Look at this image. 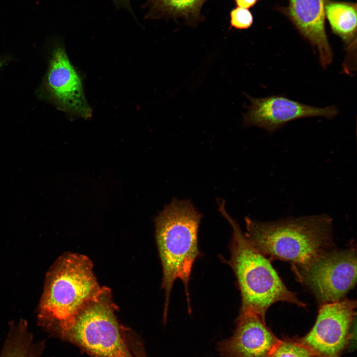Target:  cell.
<instances>
[{
    "label": "cell",
    "mask_w": 357,
    "mask_h": 357,
    "mask_svg": "<svg viewBox=\"0 0 357 357\" xmlns=\"http://www.w3.org/2000/svg\"><path fill=\"white\" fill-rule=\"evenodd\" d=\"M244 235L261 254L304 267L332 243V219L326 214L261 222L245 218Z\"/></svg>",
    "instance_id": "cell-1"
},
{
    "label": "cell",
    "mask_w": 357,
    "mask_h": 357,
    "mask_svg": "<svg viewBox=\"0 0 357 357\" xmlns=\"http://www.w3.org/2000/svg\"><path fill=\"white\" fill-rule=\"evenodd\" d=\"M201 214L189 200L174 199L155 219L156 239L162 263L165 290L164 321L175 280L182 281L190 310L189 282L194 263L200 255L198 242Z\"/></svg>",
    "instance_id": "cell-2"
},
{
    "label": "cell",
    "mask_w": 357,
    "mask_h": 357,
    "mask_svg": "<svg viewBox=\"0 0 357 357\" xmlns=\"http://www.w3.org/2000/svg\"><path fill=\"white\" fill-rule=\"evenodd\" d=\"M219 211L233 229L227 261L237 278L241 304L239 314L252 312L265 321L269 307L278 301L304 306L305 304L285 285L270 262L249 242L235 222L226 212L224 203H219Z\"/></svg>",
    "instance_id": "cell-3"
},
{
    "label": "cell",
    "mask_w": 357,
    "mask_h": 357,
    "mask_svg": "<svg viewBox=\"0 0 357 357\" xmlns=\"http://www.w3.org/2000/svg\"><path fill=\"white\" fill-rule=\"evenodd\" d=\"M103 288L87 256L72 252L62 254L46 275L38 308L40 321L57 332L69 324Z\"/></svg>",
    "instance_id": "cell-4"
},
{
    "label": "cell",
    "mask_w": 357,
    "mask_h": 357,
    "mask_svg": "<svg viewBox=\"0 0 357 357\" xmlns=\"http://www.w3.org/2000/svg\"><path fill=\"white\" fill-rule=\"evenodd\" d=\"M116 310L111 291L104 287L69 324L56 333L92 357H135Z\"/></svg>",
    "instance_id": "cell-5"
},
{
    "label": "cell",
    "mask_w": 357,
    "mask_h": 357,
    "mask_svg": "<svg viewBox=\"0 0 357 357\" xmlns=\"http://www.w3.org/2000/svg\"><path fill=\"white\" fill-rule=\"evenodd\" d=\"M39 98L70 118L88 119L92 110L86 98L82 79L71 63L63 45L56 43L49 66L37 90Z\"/></svg>",
    "instance_id": "cell-6"
},
{
    "label": "cell",
    "mask_w": 357,
    "mask_h": 357,
    "mask_svg": "<svg viewBox=\"0 0 357 357\" xmlns=\"http://www.w3.org/2000/svg\"><path fill=\"white\" fill-rule=\"evenodd\" d=\"M300 276L322 304L341 300L356 283V253L353 249L326 251L301 268Z\"/></svg>",
    "instance_id": "cell-7"
},
{
    "label": "cell",
    "mask_w": 357,
    "mask_h": 357,
    "mask_svg": "<svg viewBox=\"0 0 357 357\" xmlns=\"http://www.w3.org/2000/svg\"><path fill=\"white\" fill-rule=\"evenodd\" d=\"M357 302L349 299L322 304L316 322L302 337H295L318 357H342L351 338Z\"/></svg>",
    "instance_id": "cell-8"
},
{
    "label": "cell",
    "mask_w": 357,
    "mask_h": 357,
    "mask_svg": "<svg viewBox=\"0 0 357 357\" xmlns=\"http://www.w3.org/2000/svg\"><path fill=\"white\" fill-rule=\"evenodd\" d=\"M248 98L251 105L243 116L244 126H258L270 133L293 120L318 116L333 119L338 114L333 106L313 107L279 95Z\"/></svg>",
    "instance_id": "cell-9"
},
{
    "label": "cell",
    "mask_w": 357,
    "mask_h": 357,
    "mask_svg": "<svg viewBox=\"0 0 357 357\" xmlns=\"http://www.w3.org/2000/svg\"><path fill=\"white\" fill-rule=\"evenodd\" d=\"M233 336L218 343L223 357H269L280 339L252 312L239 314Z\"/></svg>",
    "instance_id": "cell-10"
},
{
    "label": "cell",
    "mask_w": 357,
    "mask_h": 357,
    "mask_svg": "<svg viewBox=\"0 0 357 357\" xmlns=\"http://www.w3.org/2000/svg\"><path fill=\"white\" fill-rule=\"evenodd\" d=\"M283 11L300 34L316 49L320 63L326 67L333 53L325 27V0H288Z\"/></svg>",
    "instance_id": "cell-11"
},
{
    "label": "cell",
    "mask_w": 357,
    "mask_h": 357,
    "mask_svg": "<svg viewBox=\"0 0 357 357\" xmlns=\"http://www.w3.org/2000/svg\"><path fill=\"white\" fill-rule=\"evenodd\" d=\"M325 12L333 32L340 37L346 46L348 57L345 61L344 69L349 73L356 68L353 60L354 56L356 57L354 54L356 55V4L327 0L325 2Z\"/></svg>",
    "instance_id": "cell-12"
},
{
    "label": "cell",
    "mask_w": 357,
    "mask_h": 357,
    "mask_svg": "<svg viewBox=\"0 0 357 357\" xmlns=\"http://www.w3.org/2000/svg\"><path fill=\"white\" fill-rule=\"evenodd\" d=\"M206 0H147L148 19L181 18L190 25L199 20L203 4Z\"/></svg>",
    "instance_id": "cell-13"
},
{
    "label": "cell",
    "mask_w": 357,
    "mask_h": 357,
    "mask_svg": "<svg viewBox=\"0 0 357 357\" xmlns=\"http://www.w3.org/2000/svg\"><path fill=\"white\" fill-rule=\"evenodd\" d=\"M26 325L24 321L16 326L12 325L0 357H40Z\"/></svg>",
    "instance_id": "cell-14"
},
{
    "label": "cell",
    "mask_w": 357,
    "mask_h": 357,
    "mask_svg": "<svg viewBox=\"0 0 357 357\" xmlns=\"http://www.w3.org/2000/svg\"><path fill=\"white\" fill-rule=\"evenodd\" d=\"M269 357H318L295 337L279 340Z\"/></svg>",
    "instance_id": "cell-15"
},
{
    "label": "cell",
    "mask_w": 357,
    "mask_h": 357,
    "mask_svg": "<svg viewBox=\"0 0 357 357\" xmlns=\"http://www.w3.org/2000/svg\"><path fill=\"white\" fill-rule=\"evenodd\" d=\"M253 18L247 8L237 7L230 12V28L246 29L252 24Z\"/></svg>",
    "instance_id": "cell-16"
},
{
    "label": "cell",
    "mask_w": 357,
    "mask_h": 357,
    "mask_svg": "<svg viewBox=\"0 0 357 357\" xmlns=\"http://www.w3.org/2000/svg\"><path fill=\"white\" fill-rule=\"evenodd\" d=\"M258 0H235L238 7L249 8L253 6Z\"/></svg>",
    "instance_id": "cell-17"
},
{
    "label": "cell",
    "mask_w": 357,
    "mask_h": 357,
    "mask_svg": "<svg viewBox=\"0 0 357 357\" xmlns=\"http://www.w3.org/2000/svg\"><path fill=\"white\" fill-rule=\"evenodd\" d=\"M112 1L117 7L125 8L133 15L129 0H112Z\"/></svg>",
    "instance_id": "cell-18"
},
{
    "label": "cell",
    "mask_w": 357,
    "mask_h": 357,
    "mask_svg": "<svg viewBox=\"0 0 357 357\" xmlns=\"http://www.w3.org/2000/svg\"><path fill=\"white\" fill-rule=\"evenodd\" d=\"M10 58L7 56L0 57V69L10 60Z\"/></svg>",
    "instance_id": "cell-19"
}]
</instances>
